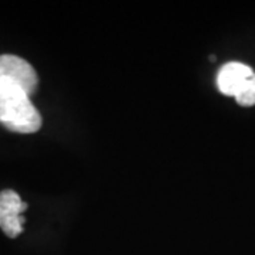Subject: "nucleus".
<instances>
[{"label": "nucleus", "instance_id": "2", "mask_svg": "<svg viewBox=\"0 0 255 255\" xmlns=\"http://www.w3.org/2000/svg\"><path fill=\"white\" fill-rule=\"evenodd\" d=\"M13 85L26 92L34 94L38 84L36 70L26 60L17 55H0V85Z\"/></svg>", "mask_w": 255, "mask_h": 255}, {"label": "nucleus", "instance_id": "5", "mask_svg": "<svg viewBox=\"0 0 255 255\" xmlns=\"http://www.w3.org/2000/svg\"><path fill=\"white\" fill-rule=\"evenodd\" d=\"M234 98L241 107H253V105H255V74L247 81L246 85L241 88V91L238 92Z\"/></svg>", "mask_w": 255, "mask_h": 255}, {"label": "nucleus", "instance_id": "3", "mask_svg": "<svg viewBox=\"0 0 255 255\" xmlns=\"http://www.w3.org/2000/svg\"><path fill=\"white\" fill-rule=\"evenodd\" d=\"M27 203L21 200L14 190L0 191V228L10 238L18 237L23 233Z\"/></svg>", "mask_w": 255, "mask_h": 255}, {"label": "nucleus", "instance_id": "1", "mask_svg": "<svg viewBox=\"0 0 255 255\" xmlns=\"http://www.w3.org/2000/svg\"><path fill=\"white\" fill-rule=\"evenodd\" d=\"M0 122L11 132L34 133L41 128V115L23 90L0 85Z\"/></svg>", "mask_w": 255, "mask_h": 255}, {"label": "nucleus", "instance_id": "4", "mask_svg": "<svg viewBox=\"0 0 255 255\" xmlns=\"http://www.w3.org/2000/svg\"><path fill=\"white\" fill-rule=\"evenodd\" d=\"M254 74L253 68L247 64L237 61L227 63L220 68L217 74L219 91L227 97H236Z\"/></svg>", "mask_w": 255, "mask_h": 255}]
</instances>
